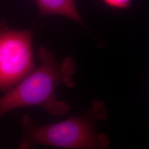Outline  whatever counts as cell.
Returning a JSON list of instances; mask_svg holds the SVG:
<instances>
[{"instance_id":"6da1fadb","label":"cell","mask_w":149,"mask_h":149,"mask_svg":"<svg viewBox=\"0 0 149 149\" xmlns=\"http://www.w3.org/2000/svg\"><path fill=\"white\" fill-rule=\"evenodd\" d=\"M38 55L41 63L37 69L0 97V119L11 110L24 107H43L50 114L58 116L69 111V104L56 99L55 91L60 84L74 86V61L68 57L59 64L44 47L39 48Z\"/></svg>"},{"instance_id":"7a4b0ae2","label":"cell","mask_w":149,"mask_h":149,"mask_svg":"<svg viewBox=\"0 0 149 149\" xmlns=\"http://www.w3.org/2000/svg\"><path fill=\"white\" fill-rule=\"evenodd\" d=\"M104 103L94 100L85 113L45 126L36 125L28 115L22 118L23 134L17 149H35L39 145L69 149H106L110 141L104 134L98 133V123L106 119Z\"/></svg>"},{"instance_id":"3957f363","label":"cell","mask_w":149,"mask_h":149,"mask_svg":"<svg viewBox=\"0 0 149 149\" xmlns=\"http://www.w3.org/2000/svg\"><path fill=\"white\" fill-rule=\"evenodd\" d=\"M34 69L32 33L0 21V91L11 90Z\"/></svg>"},{"instance_id":"277c9868","label":"cell","mask_w":149,"mask_h":149,"mask_svg":"<svg viewBox=\"0 0 149 149\" xmlns=\"http://www.w3.org/2000/svg\"><path fill=\"white\" fill-rule=\"evenodd\" d=\"M40 16H65L84 26L75 5V0H35Z\"/></svg>"},{"instance_id":"5b68a950","label":"cell","mask_w":149,"mask_h":149,"mask_svg":"<svg viewBox=\"0 0 149 149\" xmlns=\"http://www.w3.org/2000/svg\"><path fill=\"white\" fill-rule=\"evenodd\" d=\"M107 6L116 10L127 9L131 5L132 0H102Z\"/></svg>"}]
</instances>
